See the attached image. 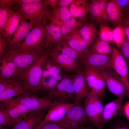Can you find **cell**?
<instances>
[{"mask_svg": "<svg viewBox=\"0 0 129 129\" xmlns=\"http://www.w3.org/2000/svg\"><path fill=\"white\" fill-rule=\"evenodd\" d=\"M49 55L65 73H76L82 68L78 61L58 52H52Z\"/></svg>", "mask_w": 129, "mask_h": 129, "instance_id": "15", "label": "cell"}, {"mask_svg": "<svg viewBox=\"0 0 129 129\" xmlns=\"http://www.w3.org/2000/svg\"><path fill=\"white\" fill-rule=\"evenodd\" d=\"M8 51V42L0 36V59Z\"/></svg>", "mask_w": 129, "mask_h": 129, "instance_id": "43", "label": "cell"}, {"mask_svg": "<svg viewBox=\"0 0 129 129\" xmlns=\"http://www.w3.org/2000/svg\"><path fill=\"white\" fill-rule=\"evenodd\" d=\"M14 7L0 2V33L7 23Z\"/></svg>", "mask_w": 129, "mask_h": 129, "instance_id": "35", "label": "cell"}, {"mask_svg": "<svg viewBox=\"0 0 129 129\" xmlns=\"http://www.w3.org/2000/svg\"><path fill=\"white\" fill-rule=\"evenodd\" d=\"M83 22L77 21L74 18L71 17L61 26V31L63 36H65L71 32L79 29Z\"/></svg>", "mask_w": 129, "mask_h": 129, "instance_id": "34", "label": "cell"}, {"mask_svg": "<svg viewBox=\"0 0 129 129\" xmlns=\"http://www.w3.org/2000/svg\"><path fill=\"white\" fill-rule=\"evenodd\" d=\"M113 31L114 44L119 49L127 39L124 28L122 24L115 27Z\"/></svg>", "mask_w": 129, "mask_h": 129, "instance_id": "36", "label": "cell"}, {"mask_svg": "<svg viewBox=\"0 0 129 129\" xmlns=\"http://www.w3.org/2000/svg\"><path fill=\"white\" fill-rule=\"evenodd\" d=\"M16 124L4 107L0 104V125L13 126Z\"/></svg>", "mask_w": 129, "mask_h": 129, "instance_id": "37", "label": "cell"}, {"mask_svg": "<svg viewBox=\"0 0 129 129\" xmlns=\"http://www.w3.org/2000/svg\"><path fill=\"white\" fill-rule=\"evenodd\" d=\"M0 2L10 6L15 5L14 0H0Z\"/></svg>", "mask_w": 129, "mask_h": 129, "instance_id": "51", "label": "cell"}, {"mask_svg": "<svg viewBox=\"0 0 129 129\" xmlns=\"http://www.w3.org/2000/svg\"><path fill=\"white\" fill-rule=\"evenodd\" d=\"M78 61L82 66H91L101 71L113 69L111 65V56L92 53L88 48L84 51L82 57Z\"/></svg>", "mask_w": 129, "mask_h": 129, "instance_id": "9", "label": "cell"}, {"mask_svg": "<svg viewBox=\"0 0 129 129\" xmlns=\"http://www.w3.org/2000/svg\"><path fill=\"white\" fill-rule=\"evenodd\" d=\"M78 129H94L93 127L88 125H82Z\"/></svg>", "mask_w": 129, "mask_h": 129, "instance_id": "53", "label": "cell"}, {"mask_svg": "<svg viewBox=\"0 0 129 129\" xmlns=\"http://www.w3.org/2000/svg\"><path fill=\"white\" fill-rule=\"evenodd\" d=\"M72 84L75 97V104H82V100L88 96L91 90L87 82L83 67L74 74Z\"/></svg>", "mask_w": 129, "mask_h": 129, "instance_id": "13", "label": "cell"}, {"mask_svg": "<svg viewBox=\"0 0 129 129\" xmlns=\"http://www.w3.org/2000/svg\"><path fill=\"white\" fill-rule=\"evenodd\" d=\"M0 102L16 124L22 120L31 112L22 105L14 102L13 98Z\"/></svg>", "mask_w": 129, "mask_h": 129, "instance_id": "18", "label": "cell"}, {"mask_svg": "<svg viewBox=\"0 0 129 129\" xmlns=\"http://www.w3.org/2000/svg\"><path fill=\"white\" fill-rule=\"evenodd\" d=\"M83 105L90 123L97 129H100L101 124L98 121L96 112L93 101V89H91L88 96L85 98Z\"/></svg>", "mask_w": 129, "mask_h": 129, "instance_id": "28", "label": "cell"}, {"mask_svg": "<svg viewBox=\"0 0 129 129\" xmlns=\"http://www.w3.org/2000/svg\"><path fill=\"white\" fill-rule=\"evenodd\" d=\"M63 36L61 26L53 22H50L46 27L43 47L45 53H50L53 47L61 40Z\"/></svg>", "mask_w": 129, "mask_h": 129, "instance_id": "16", "label": "cell"}, {"mask_svg": "<svg viewBox=\"0 0 129 129\" xmlns=\"http://www.w3.org/2000/svg\"><path fill=\"white\" fill-rule=\"evenodd\" d=\"M119 6L123 10L129 5V0H115Z\"/></svg>", "mask_w": 129, "mask_h": 129, "instance_id": "49", "label": "cell"}, {"mask_svg": "<svg viewBox=\"0 0 129 129\" xmlns=\"http://www.w3.org/2000/svg\"><path fill=\"white\" fill-rule=\"evenodd\" d=\"M71 16L67 7H56L51 9L49 21L61 26Z\"/></svg>", "mask_w": 129, "mask_h": 129, "instance_id": "31", "label": "cell"}, {"mask_svg": "<svg viewBox=\"0 0 129 129\" xmlns=\"http://www.w3.org/2000/svg\"><path fill=\"white\" fill-rule=\"evenodd\" d=\"M78 31L88 48L97 37L99 32L94 22L87 21L83 22Z\"/></svg>", "mask_w": 129, "mask_h": 129, "instance_id": "22", "label": "cell"}, {"mask_svg": "<svg viewBox=\"0 0 129 129\" xmlns=\"http://www.w3.org/2000/svg\"><path fill=\"white\" fill-rule=\"evenodd\" d=\"M68 7L71 17L80 18L83 22L87 21L89 7L86 0H74Z\"/></svg>", "mask_w": 129, "mask_h": 129, "instance_id": "21", "label": "cell"}, {"mask_svg": "<svg viewBox=\"0 0 129 129\" xmlns=\"http://www.w3.org/2000/svg\"><path fill=\"white\" fill-rule=\"evenodd\" d=\"M47 22H45L35 26L17 50L31 49L46 54L44 50L43 44L45 29Z\"/></svg>", "mask_w": 129, "mask_h": 129, "instance_id": "5", "label": "cell"}, {"mask_svg": "<svg viewBox=\"0 0 129 129\" xmlns=\"http://www.w3.org/2000/svg\"><path fill=\"white\" fill-rule=\"evenodd\" d=\"M123 13L125 16L129 20V5L124 10Z\"/></svg>", "mask_w": 129, "mask_h": 129, "instance_id": "52", "label": "cell"}, {"mask_svg": "<svg viewBox=\"0 0 129 129\" xmlns=\"http://www.w3.org/2000/svg\"><path fill=\"white\" fill-rule=\"evenodd\" d=\"M44 67L54 76L59 82L62 80L64 75L66 74L62 69L54 61L49 55L45 60Z\"/></svg>", "mask_w": 129, "mask_h": 129, "instance_id": "33", "label": "cell"}, {"mask_svg": "<svg viewBox=\"0 0 129 129\" xmlns=\"http://www.w3.org/2000/svg\"><path fill=\"white\" fill-rule=\"evenodd\" d=\"M111 65L112 68L119 76L129 92L127 63L119 50L112 46Z\"/></svg>", "mask_w": 129, "mask_h": 129, "instance_id": "14", "label": "cell"}, {"mask_svg": "<svg viewBox=\"0 0 129 129\" xmlns=\"http://www.w3.org/2000/svg\"><path fill=\"white\" fill-rule=\"evenodd\" d=\"M8 126L0 125V129H10Z\"/></svg>", "mask_w": 129, "mask_h": 129, "instance_id": "54", "label": "cell"}, {"mask_svg": "<svg viewBox=\"0 0 129 129\" xmlns=\"http://www.w3.org/2000/svg\"><path fill=\"white\" fill-rule=\"evenodd\" d=\"M83 69L87 83L91 89L96 91L100 101L104 99L106 83L101 71L95 68L83 66Z\"/></svg>", "mask_w": 129, "mask_h": 129, "instance_id": "7", "label": "cell"}, {"mask_svg": "<svg viewBox=\"0 0 129 129\" xmlns=\"http://www.w3.org/2000/svg\"><path fill=\"white\" fill-rule=\"evenodd\" d=\"M58 82L54 76L44 67L39 84V94L45 95V96Z\"/></svg>", "mask_w": 129, "mask_h": 129, "instance_id": "30", "label": "cell"}, {"mask_svg": "<svg viewBox=\"0 0 129 129\" xmlns=\"http://www.w3.org/2000/svg\"><path fill=\"white\" fill-rule=\"evenodd\" d=\"M122 24L124 29L127 39L129 41V20L125 16L124 13Z\"/></svg>", "mask_w": 129, "mask_h": 129, "instance_id": "44", "label": "cell"}, {"mask_svg": "<svg viewBox=\"0 0 129 129\" xmlns=\"http://www.w3.org/2000/svg\"><path fill=\"white\" fill-rule=\"evenodd\" d=\"M58 0H43L42 3L43 5L46 7L49 6L52 9L56 7Z\"/></svg>", "mask_w": 129, "mask_h": 129, "instance_id": "47", "label": "cell"}, {"mask_svg": "<svg viewBox=\"0 0 129 129\" xmlns=\"http://www.w3.org/2000/svg\"><path fill=\"white\" fill-rule=\"evenodd\" d=\"M109 0H91L88 3L89 7V18L96 24L103 12L106 10Z\"/></svg>", "mask_w": 129, "mask_h": 129, "instance_id": "26", "label": "cell"}, {"mask_svg": "<svg viewBox=\"0 0 129 129\" xmlns=\"http://www.w3.org/2000/svg\"><path fill=\"white\" fill-rule=\"evenodd\" d=\"M110 23L114 28L122 24L123 10L119 6L115 0H109L107 7Z\"/></svg>", "mask_w": 129, "mask_h": 129, "instance_id": "23", "label": "cell"}, {"mask_svg": "<svg viewBox=\"0 0 129 129\" xmlns=\"http://www.w3.org/2000/svg\"><path fill=\"white\" fill-rule=\"evenodd\" d=\"M21 16L18 9L15 7L11 14L7 23L0 33V36L8 43L18 27Z\"/></svg>", "mask_w": 129, "mask_h": 129, "instance_id": "20", "label": "cell"}, {"mask_svg": "<svg viewBox=\"0 0 129 129\" xmlns=\"http://www.w3.org/2000/svg\"><path fill=\"white\" fill-rule=\"evenodd\" d=\"M109 91L118 98L129 97V92L119 76L113 69L101 71Z\"/></svg>", "mask_w": 129, "mask_h": 129, "instance_id": "10", "label": "cell"}, {"mask_svg": "<svg viewBox=\"0 0 129 129\" xmlns=\"http://www.w3.org/2000/svg\"><path fill=\"white\" fill-rule=\"evenodd\" d=\"M43 0H14L15 5L21 4L42 3Z\"/></svg>", "mask_w": 129, "mask_h": 129, "instance_id": "45", "label": "cell"}, {"mask_svg": "<svg viewBox=\"0 0 129 129\" xmlns=\"http://www.w3.org/2000/svg\"><path fill=\"white\" fill-rule=\"evenodd\" d=\"M124 97L118 98L107 103L104 107L100 129L107 122L123 113Z\"/></svg>", "mask_w": 129, "mask_h": 129, "instance_id": "19", "label": "cell"}, {"mask_svg": "<svg viewBox=\"0 0 129 129\" xmlns=\"http://www.w3.org/2000/svg\"><path fill=\"white\" fill-rule=\"evenodd\" d=\"M92 89L93 90V99L96 112L98 120L101 124V126L104 108L96 91L94 89Z\"/></svg>", "mask_w": 129, "mask_h": 129, "instance_id": "38", "label": "cell"}, {"mask_svg": "<svg viewBox=\"0 0 129 129\" xmlns=\"http://www.w3.org/2000/svg\"><path fill=\"white\" fill-rule=\"evenodd\" d=\"M13 101L22 105L30 112L47 109L52 102L45 97H40L38 95L28 92L13 98Z\"/></svg>", "mask_w": 129, "mask_h": 129, "instance_id": "8", "label": "cell"}, {"mask_svg": "<svg viewBox=\"0 0 129 129\" xmlns=\"http://www.w3.org/2000/svg\"><path fill=\"white\" fill-rule=\"evenodd\" d=\"M74 75H64L62 80L44 97L52 101L75 103V97L72 84Z\"/></svg>", "mask_w": 129, "mask_h": 129, "instance_id": "2", "label": "cell"}, {"mask_svg": "<svg viewBox=\"0 0 129 129\" xmlns=\"http://www.w3.org/2000/svg\"><path fill=\"white\" fill-rule=\"evenodd\" d=\"M26 92L21 82L16 79L12 80L8 87L0 94V102L19 96Z\"/></svg>", "mask_w": 129, "mask_h": 129, "instance_id": "24", "label": "cell"}, {"mask_svg": "<svg viewBox=\"0 0 129 129\" xmlns=\"http://www.w3.org/2000/svg\"><path fill=\"white\" fill-rule=\"evenodd\" d=\"M111 122L108 129H129V123L124 120L118 118Z\"/></svg>", "mask_w": 129, "mask_h": 129, "instance_id": "39", "label": "cell"}, {"mask_svg": "<svg viewBox=\"0 0 129 129\" xmlns=\"http://www.w3.org/2000/svg\"><path fill=\"white\" fill-rule=\"evenodd\" d=\"M12 81L7 80L0 78V94L8 87Z\"/></svg>", "mask_w": 129, "mask_h": 129, "instance_id": "46", "label": "cell"}, {"mask_svg": "<svg viewBox=\"0 0 129 129\" xmlns=\"http://www.w3.org/2000/svg\"><path fill=\"white\" fill-rule=\"evenodd\" d=\"M55 122L70 129H78L81 126L90 123L82 103L75 104L63 118Z\"/></svg>", "mask_w": 129, "mask_h": 129, "instance_id": "6", "label": "cell"}, {"mask_svg": "<svg viewBox=\"0 0 129 129\" xmlns=\"http://www.w3.org/2000/svg\"><path fill=\"white\" fill-rule=\"evenodd\" d=\"M56 51L79 61L83 53L77 51L71 48L63 37L53 47L50 52Z\"/></svg>", "mask_w": 129, "mask_h": 129, "instance_id": "29", "label": "cell"}, {"mask_svg": "<svg viewBox=\"0 0 129 129\" xmlns=\"http://www.w3.org/2000/svg\"><path fill=\"white\" fill-rule=\"evenodd\" d=\"M108 24H102L99 25L100 30L97 37L101 40L109 43L108 32Z\"/></svg>", "mask_w": 129, "mask_h": 129, "instance_id": "40", "label": "cell"}, {"mask_svg": "<svg viewBox=\"0 0 129 129\" xmlns=\"http://www.w3.org/2000/svg\"><path fill=\"white\" fill-rule=\"evenodd\" d=\"M74 0H58L56 7H68L74 1Z\"/></svg>", "mask_w": 129, "mask_h": 129, "instance_id": "48", "label": "cell"}, {"mask_svg": "<svg viewBox=\"0 0 129 129\" xmlns=\"http://www.w3.org/2000/svg\"><path fill=\"white\" fill-rule=\"evenodd\" d=\"M49 53L46 54L25 70L20 73L16 79L22 83L26 92L39 94L40 80L45 60Z\"/></svg>", "mask_w": 129, "mask_h": 129, "instance_id": "1", "label": "cell"}, {"mask_svg": "<svg viewBox=\"0 0 129 129\" xmlns=\"http://www.w3.org/2000/svg\"><path fill=\"white\" fill-rule=\"evenodd\" d=\"M75 104L52 101L42 121L36 127L38 129L48 122H57L61 120Z\"/></svg>", "mask_w": 129, "mask_h": 129, "instance_id": "11", "label": "cell"}, {"mask_svg": "<svg viewBox=\"0 0 129 129\" xmlns=\"http://www.w3.org/2000/svg\"><path fill=\"white\" fill-rule=\"evenodd\" d=\"M38 129H70L55 122H48Z\"/></svg>", "mask_w": 129, "mask_h": 129, "instance_id": "42", "label": "cell"}, {"mask_svg": "<svg viewBox=\"0 0 129 129\" xmlns=\"http://www.w3.org/2000/svg\"><path fill=\"white\" fill-rule=\"evenodd\" d=\"M46 109L31 112L22 120L16 124L11 129H33L35 128V126H38L42 121Z\"/></svg>", "mask_w": 129, "mask_h": 129, "instance_id": "17", "label": "cell"}, {"mask_svg": "<svg viewBox=\"0 0 129 129\" xmlns=\"http://www.w3.org/2000/svg\"><path fill=\"white\" fill-rule=\"evenodd\" d=\"M21 15L18 27L8 43V50H17L33 28L38 25L32 22H28Z\"/></svg>", "mask_w": 129, "mask_h": 129, "instance_id": "12", "label": "cell"}, {"mask_svg": "<svg viewBox=\"0 0 129 129\" xmlns=\"http://www.w3.org/2000/svg\"><path fill=\"white\" fill-rule=\"evenodd\" d=\"M0 78L8 81L16 79L20 72L13 62L0 59Z\"/></svg>", "mask_w": 129, "mask_h": 129, "instance_id": "25", "label": "cell"}, {"mask_svg": "<svg viewBox=\"0 0 129 129\" xmlns=\"http://www.w3.org/2000/svg\"><path fill=\"white\" fill-rule=\"evenodd\" d=\"M69 45L75 50L83 53L88 48L79 33L78 29L73 31L68 35L63 36Z\"/></svg>", "mask_w": 129, "mask_h": 129, "instance_id": "27", "label": "cell"}, {"mask_svg": "<svg viewBox=\"0 0 129 129\" xmlns=\"http://www.w3.org/2000/svg\"><path fill=\"white\" fill-rule=\"evenodd\" d=\"M45 54L31 49L9 50L1 59L14 63L19 70L20 73L30 67Z\"/></svg>", "mask_w": 129, "mask_h": 129, "instance_id": "3", "label": "cell"}, {"mask_svg": "<svg viewBox=\"0 0 129 129\" xmlns=\"http://www.w3.org/2000/svg\"><path fill=\"white\" fill-rule=\"evenodd\" d=\"M123 113L126 118L129 120V101L126 102L123 105Z\"/></svg>", "mask_w": 129, "mask_h": 129, "instance_id": "50", "label": "cell"}, {"mask_svg": "<svg viewBox=\"0 0 129 129\" xmlns=\"http://www.w3.org/2000/svg\"><path fill=\"white\" fill-rule=\"evenodd\" d=\"M119 49L127 64L129 63V41L127 39Z\"/></svg>", "mask_w": 129, "mask_h": 129, "instance_id": "41", "label": "cell"}, {"mask_svg": "<svg viewBox=\"0 0 129 129\" xmlns=\"http://www.w3.org/2000/svg\"><path fill=\"white\" fill-rule=\"evenodd\" d=\"M20 13L26 20L37 24L49 21L51 10L42 3L21 4L17 5Z\"/></svg>", "mask_w": 129, "mask_h": 129, "instance_id": "4", "label": "cell"}, {"mask_svg": "<svg viewBox=\"0 0 129 129\" xmlns=\"http://www.w3.org/2000/svg\"><path fill=\"white\" fill-rule=\"evenodd\" d=\"M88 49L92 53L111 56L112 46L108 43L102 41L97 37L92 43Z\"/></svg>", "mask_w": 129, "mask_h": 129, "instance_id": "32", "label": "cell"}, {"mask_svg": "<svg viewBox=\"0 0 129 129\" xmlns=\"http://www.w3.org/2000/svg\"><path fill=\"white\" fill-rule=\"evenodd\" d=\"M37 129V128H36V127L35 128H34V129Z\"/></svg>", "mask_w": 129, "mask_h": 129, "instance_id": "56", "label": "cell"}, {"mask_svg": "<svg viewBox=\"0 0 129 129\" xmlns=\"http://www.w3.org/2000/svg\"><path fill=\"white\" fill-rule=\"evenodd\" d=\"M127 65L128 67V77L129 81V63L127 64Z\"/></svg>", "mask_w": 129, "mask_h": 129, "instance_id": "55", "label": "cell"}]
</instances>
